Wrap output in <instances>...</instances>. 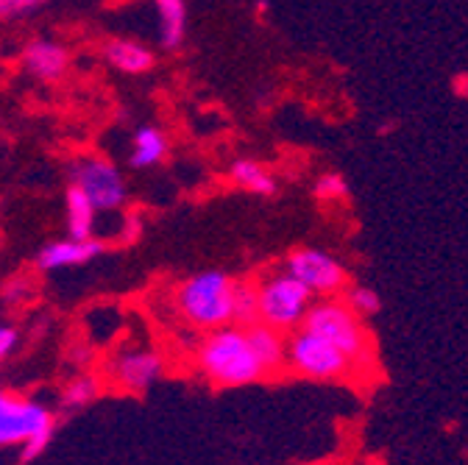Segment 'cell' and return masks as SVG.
<instances>
[{"label": "cell", "mask_w": 468, "mask_h": 465, "mask_svg": "<svg viewBox=\"0 0 468 465\" xmlns=\"http://www.w3.org/2000/svg\"><path fill=\"white\" fill-rule=\"evenodd\" d=\"M246 334H249V343L254 348V354L265 365L268 376L279 374L284 368V334L271 329V326H265V323H260V321L246 326Z\"/></svg>", "instance_id": "obj_14"}, {"label": "cell", "mask_w": 468, "mask_h": 465, "mask_svg": "<svg viewBox=\"0 0 468 465\" xmlns=\"http://www.w3.org/2000/svg\"><path fill=\"white\" fill-rule=\"evenodd\" d=\"M23 68L37 81L53 84L65 79V73L70 70V53L62 42L50 37H37L23 48Z\"/></svg>", "instance_id": "obj_10"}, {"label": "cell", "mask_w": 468, "mask_h": 465, "mask_svg": "<svg viewBox=\"0 0 468 465\" xmlns=\"http://www.w3.org/2000/svg\"><path fill=\"white\" fill-rule=\"evenodd\" d=\"M340 301L355 312L360 321H368L374 318L379 310H382V299L374 287H366V284H346V290L340 293Z\"/></svg>", "instance_id": "obj_20"}, {"label": "cell", "mask_w": 468, "mask_h": 465, "mask_svg": "<svg viewBox=\"0 0 468 465\" xmlns=\"http://www.w3.org/2000/svg\"><path fill=\"white\" fill-rule=\"evenodd\" d=\"M292 279H299L315 299H332L340 296L348 284V270L346 265L321 251V248H296L290 251L284 259V268Z\"/></svg>", "instance_id": "obj_7"}, {"label": "cell", "mask_w": 468, "mask_h": 465, "mask_svg": "<svg viewBox=\"0 0 468 465\" xmlns=\"http://www.w3.org/2000/svg\"><path fill=\"white\" fill-rule=\"evenodd\" d=\"M257 299H260V323L290 334L304 323V315L315 296L310 290L292 279L287 270H273L265 273L257 281Z\"/></svg>", "instance_id": "obj_5"}, {"label": "cell", "mask_w": 468, "mask_h": 465, "mask_svg": "<svg viewBox=\"0 0 468 465\" xmlns=\"http://www.w3.org/2000/svg\"><path fill=\"white\" fill-rule=\"evenodd\" d=\"M234 281L223 270H204L190 279H185L173 293V304L179 318L198 329L212 332L231 323V296H234Z\"/></svg>", "instance_id": "obj_2"}, {"label": "cell", "mask_w": 468, "mask_h": 465, "mask_svg": "<svg viewBox=\"0 0 468 465\" xmlns=\"http://www.w3.org/2000/svg\"><path fill=\"white\" fill-rule=\"evenodd\" d=\"M65 220H68V238L87 240L95 235L98 209L90 204V198L76 185H70L65 193Z\"/></svg>", "instance_id": "obj_16"}, {"label": "cell", "mask_w": 468, "mask_h": 465, "mask_svg": "<svg viewBox=\"0 0 468 465\" xmlns=\"http://www.w3.org/2000/svg\"><path fill=\"white\" fill-rule=\"evenodd\" d=\"M284 368L313 382H346L357 374V365L337 345L302 326L284 337Z\"/></svg>", "instance_id": "obj_4"}, {"label": "cell", "mask_w": 468, "mask_h": 465, "mask_svg": "<svg viewBox=\"0 0 468 465\" xmlns=\"http://www.w3.org/2000/svg\"><path fill=\"white\" fill-rule=\"evenodd\" d=\"M90 204L101 212H117L123 209L129 198V187L123 173L117 170V164L106 156H84L73 164V182Z\"/></svg>", "instance_id": "obj_6"}, {"label": "cell", "mask_w": 468, "mask_h": 465, "mask_svg": "<svg viewBox=\"0 0 468 465\" xmlns=\"http://www.w3.org/2000/svg\"><path fill=\"white\" fill-rule=\"evenodd\" d=\"M229 182L238 185L240 190H249L254 196H273L276 193V179L273 173L257 162V159H238L229 167Z\"/></svg>", "instance_id": "obj_17"}, {"label": "cell", "mask_w": 468, "mask_h": 465, "mask_svg": "<svg viewBox=\"0 0 468 465\" xmlns=\"http://www.w3.org/2000/svg\"><path fill=\"white\" fill-rule=\"evenodd\" d=\"M449 92H452L457 100H468V70H457V73L449 79Z\"/></svg>", "instance_id": "obj_25"}, {"label": "cell", "mask_w": 468, "mask_h": 465, "mask_svg": "<svg viewBox=\"0 0 468 465\" xmlns=\"http://www.w3.org/2000/svg\"><path fill=\"white\" fill-rule=\"evenodd\" d=\"M159 17V42L167 50H176L187 37V4L185 0H154Z\"/></svg>", "instance_id": "obj_15"}, {"label": "cell", "mask_w": 468, "mask_h": 465, "mask_svg": "<svg viewBox=\"0 0 468 465\" xmlns=\"http://www.w3.org/2000/svg\"><path fill=\"white\" fill-rule=\"evenodd\" d=\"M165 371V360L159 352L154 348H145V345H129V348H121V352H114L106 365H103V382L123 390V393H145L151 390L159 376Z\"/></svg>", "instance_id": "obj_8"}, {"label": "cell", "mask_w": 468, "mask_h": 465, "mask_svg": "<svg viewBox=\"0 0 468 465\" xmlns=\"http://www.w3.org/2000/svg\"><path fill=\"white\" fill-rule=\"evenodd\" d=\"M26 287H28V281H12V284H9L12 293H6V299H9V301H15V299L26 296Z\"/></svg>", "instance_id": "obj_26"}, {"label": "cell", "mask_w": 468, "mask_h": 465, "mask_svg": "<svg viewBox=\"0 0 468 465\" xmlns=\"http://www.w3.org/2000/svg\"><path fill=\"white\" fill-rule=\"evenodd\" d=\"M196 363L201 374L220 387H246L268 376L249 343L246 326L238 323L207 332L196 345Z\"/></svg>", "instance_id": "obj_1"}, {"label": "cell", "mask_w": 468, "mask_h": 465, "mask_svg": "<svg viewBox=\"0 0 468 465\" xmlns=\"http://www.w3.org/2000/svg\"><path fill=\"white\" fill-rule=\"evenodd\" d=\"M170 143L167 134L159 126H140L132 134V145H129V162L137 170H151L156 164H162L167 159Z\"/></svg>", "instance_id": "obj_13"}, {"label": "cell", "mask_w": 468, "mask_h": 465, "mask_svg": "<svg viewBox=\"0 0 468 465\" xmlns=\"http://www.w3.org/2000/svg\"><path fill=\"white\" fill-rule=\"evenodd\" d=\"M302 329L329 340L332 345H337L340 352L357 365V371L363 365L374 363V348H371V334L366 329V321H360L355 312H351L340 296L332 299H315L304 315Z\"/></svg>", "instance_id": "obj_3"}, {"label": "cell", "mask_w": 468, "mask_h": 465, "mask_svg": "<svg viewBox=\"0 0 468 465\" xmlns=\"http://www.w3.org/2000/svg\"><path fill=\"white\" fill-rule=\"evenodd\" d=\"M17 343H20V332L9 323H0V365L15 354Z\"/></svg>", "instance_id": "obj_24"}, {"label": "cell", "mask_w": 468, "mask_h": 465, "mask_svg": "<svg viewBox=\"0 0 468 465\" xmlns=\"http://www.w3.org/2000/svg\"><path fill=\"white\" fill-rule=\"evenodd\" d=\"M101 251H103V243L95 240V238H87V240H76V238L53 240L37 254V268L48 270V273L50 270H65V268H79V265L92 262Z\"/></svg>", "instance_id": "obj_11"}, {"label": "cell", "mask_w": 468, "mask_h": 465, "mask_svg": "<svg viewBox=\"0 0 468 465\" xmlns=\"http://www.w3.org/2000/svg\"><path fill=\"white\" fill-rule=\"evenodd\" d=\"M103 59L112 70L123 76H145L154 70V50L145 48L137 39L129 37H114L103 45Z\"/></svg>", "instance_id": "obj_12"}, {"label": "cell", "mask_w": 468, "mask_h": 465, "mask_svg": "<svg viewBox=\"0 0 468 465\" xmlns=\"http://www.w3.org/2000/svg\"><path fill=\"white\" fill-rule=\"evenodd\" d=\"M313 196L324 204H337L348 198V182L340 176V173H324V176L315 182Z\"/></svg>", "instance_id": "obj_21"}, {"label": "cell", "mask_w": 468, "mask_h": 465, "mask_svg": "<svg viewBox=\"0 0 468 465\" xmlns=\"http://www.w3.org/2000/svg\"><path fill=\"white\" fill-rule=\"evenodd\" d=\"M260 321V299H257V281H234L231 296V323L251 326Z\"/></svg>", "instance_id": "obj_19"}, {"label": "cell", "mask_w": 468, "mask_h": 465, "mask_svg": "<svg viewBox=\"0 0 468 465\" xmlns=\"http://www.w3.org/2000/svg\"><path fill=\"white\" fill-rule=\"evenodd\" d=\"M53 435H56V429H42V432H37L34 438H28L26 443H23V462H31V460H37L48 446H50V440H53Z\"/></svg>", "instance_id": "obj_23"}, {"label": "cell", "mask_w": 468, "mask_h": 465, "mask_svg": "<svg viewBox=\"0 0 468 465\" xmlns=\"http://www.w3.org/2000/svg\"><path fill=\"white\" fill-rule=\"evenodd\" d=\"M42 429H56V418L48 407L0 387V449L23 446Z\"/></svg>", "instance_id": "obj_9"}, {"label": "cell", "mask_w": 468, "mask_h": 465, "mask_svg": "<svg viewBox=\"0 0 468 465\" xmlns=\"http://www.w3.org/2000/svg\"><path fill=\"white\" fill-rule=\"evenodd\" d=\"M45 4H50V0H0V20H17L42 9Z\"/></svg>", "instance_id": "obj_22"}, {"label": "cell", "mask_w": 468, "mask_h": 465, "mask_svg": "<svg viewBox=\"0 0 468 465\" xmlns=\"http://www.w3.org/2000/svg\"><path fill=\"white\" fill-rule=\"evenodd\" d=\"M103 390V379L95 376V374H79L73 379H68L58 390V407H62L65 413H79L84 407H90L92 401H98Z\"/></svg>", "instance_id": "obj_18"}]
</instances>
